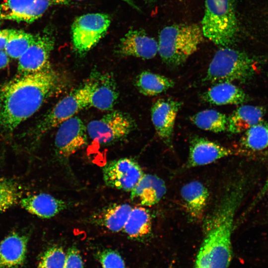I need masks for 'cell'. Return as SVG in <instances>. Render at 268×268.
<instances>
[{
	"instance_id": "obj_1",
	"label": "cell",
	"mask_w": 268,
	"mask_h": 268,
	"mask_svg": "<svg viewBox=\"0 0 268 268\" xmlns=\"http://www.w3.org/2000/svg\"><path fill=\"white\" fill-rule=\"evenodd\" d=\"M61 78L52 67L18 74L0 85V132L8 134L59 91Z\"/></svg>"
},
{
	"instance_id": "obj_2",
	"label": "cell",
	"mask_w": 268,
	"mask_h": 268,
	"mask_svg": "<svg viewBox=\"0 0 268 268\" xmlns=\"http://www.w3.org/2000/svg\"><path fill=\"white\" fill-rule=\"evenodd\" d=\"M240 179L228 188L204 224V237L195 268H229L232 256L231 236L234 217L246 191Z\"/></svg>"
},
{
	"instance_id": "obj_3",
	"label": "cell",
	"mask_w": 268,
	"mask_h": 268,
	"mask_svg": "<svg viewBox=\"0 0 268 268\" xmlns=\"http://www.w3.org/2000/svg\"><path fill=\"white\" fill-rule=\"evenodd\" d=\"M197 24H175L160 32L158 52L164 63L171 67L184 63L198 49L203 40Z\"/></svg>"
},
{
	"instance_id": "obj_4",
	"label": "cell",
	"mask_w": 268,
	"mask_h": 268,
	"mask_svg": "<svg viewBox=\"0 0 268 268\" xmlns=\"http://www.w3.org/2000/svg\"><path fill=\"white\" fill-rule=\"evenodd\" d=\"M235 0H205L201 21L203 36L215 44L227 47L238 32Z\"/></svg>"
},
{
	"instance_id": "obj_5",
	"label": "cell",
	"mask_w": 268,
	"mask_h": 268,
	"mask_svg": "<svg viewBox=\"0 0 268 268\" xmlns=\"http://www.w3.org/2000/svg\"><path fill=\"white\" fill-rule=\"evenodd\" d=\"M257 62L247 53L223 47L215 54L203 80L210 83L245 82L256 73Z\"/></svg>"
},
{
	"instance_id": "obj_6",
	"label": "cell",
	"mask_w": 268,
	"mask_h": 268,
	"mask_svg": "<svg viewBox=\"0 0 268 268\" xmlns=\"http://www.w3.org/2000/svg\"><path fill=\"white\" fill-rule=\"evenodd\" d=\"M90 107V88L86 81L60 100L36 124L29 135L36 144L45 134Z\"/></svg>"
},
{
	"instance_id": "obj_7",
	"label": "cell",
	"mask_w": 268,
	"mask_h": 268,
	"mask_svg": "<svg viewBox=\"0 0 268 268\" xmlns=\"http://www.w3.org/2000/svg\"><path fill=\"white\" fill-rule=\"evenodd\" d=\"M135 127L134 120L129 114L115 110L90 121L86 129L88 135L93 141L109 145L126 138Z\"/></svg>"
},
{
	"instance_id": "obj_8",
	"label": "cell",
	"mask_w": 268,
	"mask_h": 268,
	"mask_svg": "<svg viewBox=\"0 0 268 268\" xmlns=\"http://www.w3.org/2000/svg\"><path fill=\"white\" fill-rule=\"evenodd\" d=\"M106 13H91L76 17L71 25V37L74 51L83 55L92 49L106 35L111 24Z\"/></svg>"
},
{
	"instance_id": "obj_9",
	"label": "cell",
	"mask_w": 268,
	"mask_h": 268,
	"mask_svg": "<svg viewBox=\"0 0 268 268\" xmlns=\"http://www.w3.org/2000/svg\"><path fill=\"white\" fill-rule=\"evenodd\" d=\"M86 126L74 116L59 126L55 139V151L57 159L67 164L70 157L87 143Z\"/></svg>"
},
{
	"instance_id": "obj_10",
	"label": "cell",
	"mask_w": 268,
	"mask_h": 268,
	"mask_svg": "<svg viewBox=\"0 0 268 268\" xmlns=\"http://www.w3.org/2000/svg\"><path fill=\"white\" fill-rule=\"evenodd\" d=\"M55 44L52 29H46L35 35L32 44L19 58L18 74L37 72L51 67L50 58Z\"/></svg>"
},
{
	"instance_id": "obj_11",
	"label": "cell",
	"mask_w": 268,
	"mask_h": 268,
	"mask_svg": "<svg viewBox=\"0 0 268 268\" xmlns=\"http://www.w3.org/2000/svg\"><path fill=\"white\" fill-rule=\"evenodd\" d=\"M69 3L68 0H7L0 4V21L31 23L50 7Z\"/></svg>"
},
{
	"instance_id": "obj_12",
	"label": "cell",
	"mask_w": 268,
	"mask_h": 268,
	"mask_svg": "<svg viewBox=\"0 0 268 268\" xmlns=\"http://www.w3.org/2000/svg\"><path fill=\"white\" fill-rule=\"evenodd\" d=\"M102 171L106 186L127 192H131L144 175L137 162L128 157L107 162Z\"/></svg>"
},
{
	"instance_id": "obj_13",
	"label": "cell",
	"mask_w": 268,
	"mask_h": 268,
	"mask_svg": "<svg viewBox=\"0 0 268 268\" xmlns=\"http://www.w3.org/2000/svg\"><path fill=\"white\" fill-rule=\"evenodd\" d=\"M90 88V107L110 111L115 105L119 91L113 75L94 71L87 81Z\"/></svg>"
},
{
	"instance_id": "obj_14",
	"label": "cell",
	"mask_w": 268,
	"mask_h": 268,
	"mask_svg": "<svg viewBox=\"0 0 268 268\" xmlns=\"http://www.w3.org/2000/svg\"><path fill=\"white\" fill-rule=\"evenodd\" d=\"M182 103L171 98H160L152 105L151 121L161 140L172 147L174 128Z\"/></svg>"
},
{
	"instance_id": "obj_15",
	"label": "cell",
	"mask_w": 268,
	"mask_h": 268,
	"mask_svg": "<svg viewBox=\"0 0 268 268\" xmlns=\"http://www.w3.org/2000/svg\"><path fill=\"white\" fill-rule=\"evenodd\" d=\"M157 42L142 30L130 29L120 39L115 48L120 57L150 59L158 53Z\"/></svg>"
},
{
	"instance_id": "obj_16",
	"label": "cell",
	"mask_w": 268,
	"mask_h": 268,
	"mask_svg": "<svg viewBox=\"0 0 268 268\" xmlns=\"http://www.w3.org/2000/svg\"><path fill=\"white\" fill-rule=\"evenodd\" d=\"M233 153L232 149L218 143L203 137L194 136L190 141L187 166L207 165Z\"/></svg>"
},
{
	"instance_id": "obj_17",
	"label": "cell",
	"mask_w": 268,
	"mask_h": 268,
	"mask_svg": "<svg viewBox=\"0 0 268 268\" xmlns=\"http://www.w3.org/2000/svg\"><path fill=\"white\" fill-rule=\"evenodd\" d=\"M166 192L164 181L155 175L144 174L131 191V200L140 205L150 206L161 200Z\"/></svg>"
},
{
	"instance_id": "obj_18",
	"label": "cell",
	"mask_w": 268,
	"mask_h": 268,
	"mask_svg": "<svg viewBox=\"0 0 268 268\" xmlns=\"http://www.w3.org/2000/svg\"><path fill=\"white\" fill-rule=\"evenodd\" d=\"M28 238L13 232L0 243V268H18L25 262Z\"/></svg>"
},
{
	"instance_id": "obj_19",
	"label": "cell",
	"mask_w": 268,
	"mask_h": 268,
	"mask_svg": "<svg viewBox=\"0 0 268 268\" xmlns=\"http://www.w3.org/2000/svg\"><path fill=\"white\" fill-rule=\"evenodd\" d=\"M19 202L27 211L42 218L53 217L70 206L69 202L46 193L27 196Z\"/></svg>"
},
{
	"instance_id": "obj_20",
	"label": "cell",
	"mask_w": 268,
	"mask_h": 268,
	"mask_svg": "<svg viewBox=\"0 0 268 268\" xmlns=\"http://www.w3.org/2000/svg\"><path fill=\"white\" fill-rule=\"evenodd\" d=\"M180 194L191 220L201 221L203 218L209 197L207 188L201 182L193 181L182 187Z\"/></svg>"
},
{
	"instance_id": "obj_21",
	"label": "cell",
	"mask_w": 268,
	"mask_h": 268,
	"mask_svg": "<svg viewBox=\"0 0 268 268\" xmlns=\"http://www.w3.org/2000/svg\"><path fill=\"white\" fill-rule=\"evenodd\" d=\"M132 208L127 203L111 204L92 214L88 222L112 232H120L123 230Z\"/></svg>"
},
{
	"instance_id": "obj_22",
	"label": "cell",
	"mask_w": 268,
	"mask_h": 268,
	"mask_svg": "<svg viewBox=\"0 0 268 268\" xmlns=\"http://www.w3.org/2000/svg\"><path fill=\"white\" fill-rule=\"evenodd\" d=\"M202 99L216 105L240 104L247 102L249 97L240 88L229 82L215 83L202 95Z\"/></svg>"
},
{
	"instance_id": "obj_23",
	"label": "cell",
	"mask_w": 268,
	"mask_h": 268,
	"mask_svg": "<svg viewBox=\"0 0 268 268\" xmlns=\"http://www.w3.org/2000/svg\"><path fill=\"white\" fill-rule=\"evenodd\" d=\"M265 109L259 106L243 105L228 118L227 131L232 134L245 132L263 120Z\"/></svg>"
},
{
	"instance_id": "obj_24",
	"label": "cell",
	"mask_w": 268,
	"mask_h": 268,
	"mask_svg": "<svg viewBox=\"0 0 268 268\" xmlns=\"http://www.w3.org/2000/svg\"><path fill=\"white\" fill-rule=\"evenodd\" d=\"M151 227L150 212L145 207L139 206L132 208L123 230L129 238L140 240L150 234Z\"/></svg>"
},
{
	"instance_id": "obj_25",
	"label": "cell",
	"mask_w": 268,
	"mask_h": 268,
	"mask_svg": "<svg viewBox=\"0 0 268 268\" xmlns=\"http://www.w3.org/2000/svg\"><path fill=\"white\" fill-rule=\"evenodd\" d=\"M171 79L164 75L143 71L136 77L135 85L139 92L145 96H155L174 86Z\"/></svg>"
},
{
	"instance_id": "obj_26",
	"label": "cell",
	"mask_w": 268,
	"mask_h": 268,
	"mask_svg": "<svg viewBox=\"0 0 268 268\" xmlns=\"http://www.w3.org/2000/svg\"><path fill=\"white\" fill-rule=\"evenodd\" d=\"M242 148L256 151L268 147V123L264 120L244 132L240 140Z\"/></svg>"
},
{
	"instance_id": "obj_27",
	"label": "cell",
	"mask_w": 268,
	"mask_h": 268,
	"mask_svg": "<svg viewBox=\"0 0 268 268\" xmlns=\"http://www.w3.org/2000/svg\"><path fill=\"white\" fill-rule=\"evenodd\" d=\"M190 120L200 129L215 133L227 129L228 118L215 110L208 109L198 112L190 118Z\"/></svg>"
},
{
	"instance_id": "obj_28",
	"label": "cell",
	"mask_w": 268,
	"mask_h": 268,
	"mask_svg": "<svg viewBox=\"0 0 268 268\" xmlns=\"http://www.w3.org/2000/svg\"><path fill=\"white\" fill-rule=\"evenodd\" d=\"M34 37L23 30L10 29L4 50L10 58L19 59L32 44Z\"/></svg>"
},
{
	"instance_id": "obj_29",
	"label": "cell",
	"mask_w": 268,
	"mask_h": 268,
	"mask_svg": "<svg viewBox=\"0 0 268 268\" xmlns=\"http://www.w3.org/2000/svg\"><path fill=\"white\" fill-rule=\"evenodd\" d=\"M21 196L19 187L15 182L0 177V214L17 203Z\"/></svg>"
},
{
	"instance_id": "obj_30",
	"label": "cell",
	"mask_w": 268,
	"mask_h": 268,
	"mask_svg": "<svg viewBox=\"0 0 268 268\" xmlns=\"http://www.w3.org/2000/svg\"><path fill=\"white\" fill-rule=\"evenodd\" d=\"M66 253L60 246L47 249L40 256L37 268H64Z\"/></svg>"
},
{
	"instance_id": "obj_31",
	"label": "cell",
	"mask_w": 268,
	"mask_h": 268,
	"mask_svg": "<svg viewBox=\"0 0 268 268\" xmlns=\"http://www.w3.org/2000/svg\"><path fill=\"white\" fill-rule=\"evenodd\" d=\"M97 258L103 268H126L120 254L112 249H105L97 254Z\"/></svg>"
},
{
	"instance_id": "obj_32",
	"label": "cell",
	"mask_w": 268,
	"mask_h": 268,
	"mask_svg": "<svg viewBox=\"0 0 268 268\" xmlns=\"http://www.w3.org/2000/svg\"><path fill=\"white\" fill-rule=\"evenodd\" d=\"M64 268H83L82 257L75 247H70L66 253Z\"/></svg>"
},
{
	"instance_id": "obj_33",
	"label": "cell",
	"mask_w": 268,
	"mask_h": 268,
	"mask_svg": "<svg viewBox=\"0 0 268 268\" xmlns=\"http://www.w3.org/2000/svg\"><path fill=\"white\" fill-rule=\"evenodd\" d=\"M268 192V176L265 182L262 189L260 190L258 194L255 197L250 207H253L264 197L265 194Z\"/></svg>"
},
{
	"instance_id": "obj_34",
	"label": "cell",
	"mask_w": 268,
	"mask_h": 268,
	"mask_svg": "<svg viewBox=\"0 0 268 268\" xmlns=\"http://www.w3.org/2000/svg\"><path fill=\"white\" fill-rule=\"evenodd\" d=\"M9 31L10 29L0 30V50L4 49L9 36Z\"/></svg>"
},
{
	"instance_id": "obj_35",
	"label": "cell",
	"mask_w": 268,
	"mask_h": 268,
	"mask_svg": "<svg viewBox=\"0 0 268 268\" xmlns=\"http://www.w3.org/2000/svg\"><path fill=\"white\" fill-rule=\"evenodd\" d=\"M8 57L5 50H0V69L7 66L9 62Z\"/></svg>"
},
{
	"instance_id": "obj_36",
	"label": "cell",
	"mask_w": 268,
	"mask_h": 268,
	"mask_svg": "<svg viewBox=\"0 0 268 268\" xmlns=\"http://www.w3.org/2000/svg\"><path fill=\"white\" fill-rule=\"evenodd\" d=\"M121 0L127 3L128 4H129V5H130L131 6H132V7H133L135 9H138L137 6H136V5L134 4V3L132 0Z\"/></svg>"
},
{
	"instance_id": "obj_37",
	"label": "cell",
	"mask_w": 268,
	"mask_h": 268,
	"mask_svg": "<svg viewBox=\"0 0 268 268\" xmlns=\"http://www.w3.org/2000/svg\"><path fill=\"white\" fill-rule=\"evenodd\" d=\"M147 0V1H148V2H154V1H155L157 0Z\"/></svg>"
}]
</instances>
